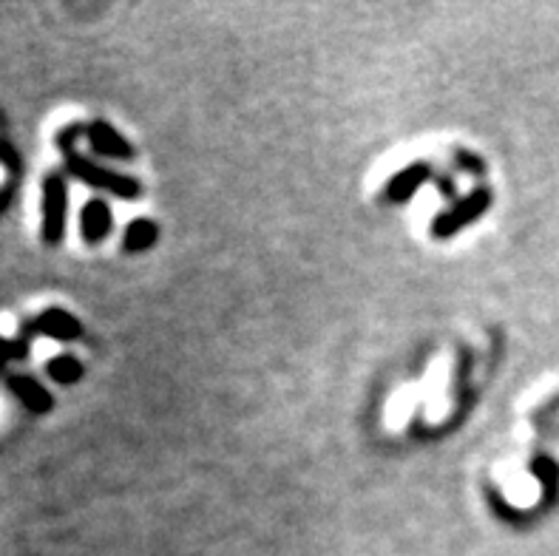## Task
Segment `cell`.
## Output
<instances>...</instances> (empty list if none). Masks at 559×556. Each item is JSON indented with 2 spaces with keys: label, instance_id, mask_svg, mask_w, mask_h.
Wrapping results in <instances>:
<instances>
[{
  "label": "cell",
  "instance_id": "8",
  "mask_svg": "<svg viewBox=\"0 0 559 556\" xmlns=\"http://www.w3.org/2000/svg\"><path fill=\"white\" fill-rule=\"evenodd\" d=\"M426 176H429V165H409L406 171H401V174L389 182L386 196H389L392 202L409 199V196H412V193L418 191L420 185H423V179H426Z\"/></svg>",
  "mask_w": 559,
  "mask_h": 556
},
{
  "label": "cell",
  "instance_id": "5",
  "mask_svg": "<svg viewBox=\"0 0 559 556\" xmlns=\"http://www.w3.org/2000/svg\"><path fill=\"white\" fill-rule=\"evenodd\" d=\"M88 142L94 148V154H103V157H120L128 159L134 154V148L125 142V137H120L108 122H91L86 128Z\"/></svg>",
  "mask_w": 559,
  "mask_h": 556
},
{
  "label": "cell",
  "instance_id": "2",
  "mask_svg": "<svg viewBox=\"0 0 559 556\" xmlns=\"http://www.w3.org/2000/svg\"><path fill=\"white\" fill-rule=\"evenodd\" d=\"M66 213H69V191L63 176H46L43 185V239L57 244L66 230Z\"/></svg>",
  "mask_w": 559,
  "mask_h": 556
},
{
  "label": "cell",
  "instance_id": "11",
  "mask_svg": "<svg viewBox=\"0 0 559 556\" xmlns=\"http://www.w3.org/2000/svg\"><path fill=\"white\" fill-rule=\"evenodd\" d=\"M23 352H26V338H20V344H9L0 338V366L9 364V358H18Z\"/></svg>",
  "mask_w": 559,
  "mask_h": 556
},
{
  "label": "cell",
  "instance_id": "3",
  "mask_svg": "<svg viewBox=\"0 0 559 556\" xmlns=\"http://www.w3.org/2000/svg\"><path fill=\"white\" fill-rule=\"evenodd\" d=\"M489 202L491 196L486 191H474L469 199H463L460 205H455L452 210H446V213H440L435 219V225H432V233H435L437 239H446V236H455L457 230H463V227L474 222L477 216H483L486 210H489Z\"/></svg>",
  "mask_w": 559,
  "mask_h": 556
},
{
  "label": "cell",
  "instance_id": "4",
  "mask_svg": "<svg viewBox=\"0 0 559 556\" xmlns=\"http://www.w3.org/2000/svg\"><path fill=\"white\" fill-rule=\"evenodd\" d=\"M29 330L49 335V338H57V341H74V338L83 335V324L71 313H66V310H46V313H40L29 324Z\"/></svg>",
  "mask_w": 559,
  "mask_h": 556
},
{
  "label": "cell",
  "instance_id": "10",
  "mask_svg": "<svg viewBox=\"0 0 559 556\" xmlns=\"http://www.w3.org/2000/svg\"><path fill=\"white\" fill-rule=\"evenodd\" d=\"M49 375H52L54 381L63 383V386H71V383H77L83 378V366L77 358H71V355H60V358H52L49 361Z\"/></svg>",
  "mask_w": 559,
  "mask_h": 556
},
{
  "label": "cell",
  "instance_id": "1",
  "mask_svg": "<svg viewBox=\"0 0 559 556\" xmlns=\"http://www.w3.org/2000/svg\"><path fill=\"white\" fill-rule=\"evenodd\" d=\"M83 131H86L83 125H69V128H63L60 137H57V145H60L63 157H66V165H69L71 174L77 176L80 182L91 185V188H103V191L114 193V196H123V199L140 196L142 188L137 179H128V176L114 174V171H105V168L94 165L91 159H86L83 154L74 151V139H77V134H83Z\"/></svg>",
  "mask_w": 559,
  "mask_h": 556
},
{
  "label": "cell",
  "instance_id": "9",
  "mask_svg": "<svg viewBox=\"0 0 559 556\" xmlns=\"http://www.w3.org/2000/svg\"><path fill=\"white\" fill-rule=\"evenodd\" d=\"M154 242H157V225L148 222V219H137V222H131V227L125 230L123 244L128 253H142V250H148Z\"/></svg>",
  "mask_w": 559,
  "mask_h": 556
},
{
  "label": "cell",
  "instance_id": "6",
  "mask_svg": "<svg viewBox=\"0 0 559 556\" xmlns=\"http://www.w3.org/2000/svg\"><path fill=\"white\" fill-rule=\"evenodd\" d=\"M9 389L18 395V400L35 415H46L52 409V395L46 392V386H40L35 378H26V375H15L9 378Z\"/></svg>",
  "mask_w": 559,
  "mask_h": 556
},
{
  "label": "cell",
  "instance_id": "7",
  "mask_svg": "<svg viewBox=\"0 0 559 556\" xmlns=\"http://www.w3.org/2000/svg\"><path fill=\"white\" fill-rule=\"evenodd\" d=\"M80 233L88 244L103 242L105 236L111 233V210L105 202L100 199H91L86 208H83V216H80Z\"/></svg>",
  "mask_w": 559,
  "mask_h": 556
}]
</instances>
